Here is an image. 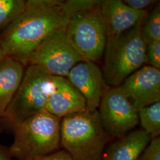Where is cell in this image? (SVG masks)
<instances>
[{"label": "cell", "mask_w": 160, "mask_h": 160, "mask_svg": "<svg viewBox=\"0 0 160 160\" xmlns=\"http://www.w3.org/2000/svg\"><path fill=\"white\" fill-rule=\"evenodd\" d=\"M123 2L130 8L138 11L148 10L149 7L158 2L155 0H125Z\"/></svg>", "instance_id": "20"}, {"label": "cell", "mask_w": 160, "mask_h": 160, "mask_svg": "<svg viewBox=\"0 0 160 160\" xmlns=\"http://www.w3.org/2000/svg\"><path fill=\"white\" fill-rule=\"evenodd\" d=\"M67 23L53 30L40 43L30 55L27 66L36 65L52 76L66 78L74 66L85 61L69 42Z\"/></svg>", "instance_id": "7"}, {"label": "cell", "mask_w": 160, "mask_h": 160, "mask_svg": "<svg viewBox=\"0 0 160 160\" xmlns=\"http://www.w3.org/2000/svg\"><path fill=\"white\" fill-rule=\"evenodd\" d=\"M86 100V110H96L108 86L96 63L83 61L77 63L66 77Z\"/></svg>", "instance_id": "10"}, {"label": "cell", "mask_w": 160, "mask_h": 160, "mask_svg": "<svg viewBox=\"0 0 160 160\" xmlns=\"http://www.w3.org/2000/svg\"><path fill=\"white\" fill-rule=\"evenodd\" d=\"M30 160H73L71 155L64 149H58L50 154Z\"/></svg>", "instance_id": "21"}, {"label": "cell", "mask_w": 160, "mask_h": 160, "mask_svg": "<svg viewBox=\"0 0 160 160\" xmlns=\"http://www.w3.org/2000/svg\"><path fill=\"white\" fill-rule=\"evenodd\" d=\"M139 120L143 130L152 139L160 135V102L146 106L138 111Z\"/></svg>", "instance_id": "15"}, {"label": "cell", "mask_w": 160, "mask_h": 160, "mask_svg": "<svg viewBox=\"0 0 160 160\" xmlns=\"http://www.w3.org/2000/svg\"><path fill=\"white\" fill-rule=\"evenodd\" d=\"M99 6L75 14L67 24L71 45L85 61L94 63L103 57L108 38Z\"/></svg>", "instance_id": "6"}, {"label": "cell", "mask_w": 160, "mask_h": 160, "mask_svg": "<svg viewBox=\"0 0 160 160\" xmlns=\"http://www.w3.org/2000/svg\"><path fill=\"white\" fill-rule=\"evenodd\" d=\"M98 108L100 122L110 137H123L138 124L137 110L119 87H107Z\"/></svg>", "instance_id": "8"}, {"label": "cell", "mask_w": 160, "mask_h": 160, "mask_svg": "<svg viewBox=\"0 0 160 160\" xmlns=\"http://www.w3.org/2000/svg\"><path fill=\"white\" fill-rule=\"evenodd\" d=\"M145 60L149 65L160 69V41H152L147 45Z\"/></svg>", "instance_id": "18"}, {"label": "cell", "mask_w": 160, "mask_h": 160, "mask_svg": "<svg viewBox=\"0 0 160 160\" xmlns=\"http://www.w3.org/2000/svg\"><path fill=\"white\" fill-rule=\"evenodd\" d=\"M99 8L108 37L141 26L148 12L133 10L120 0L100 1Z\"/></svg>", "instance_id": "11"}, {"label": "cell", "mask_w": 160, "mask_h": 160, "mask_svg": "<svg viewBox=\"0 0 160 160\" xmlns=\"http://www.w3.org/2000/svg\"><path fill=\"white\" fill-rule=\"evenodd\" d=\"M151 139L143 129L132 131L104 150L103 160H138Z\"/></svg>", "instance_id": "13"}, {"label": "cell", "mask_w": 160, "mask_h": 160, "mask_svg": "<svg viewBox=\"0 0 160 160\" xmlns=\"http://www.w3.org/2000/svg\"><path fill=\"white\" fill-rule=\"evenodd\" d=\"M61 120L45 109L15 126L13 141L8 147L12 158L32 160L58 150Z\"/></svg>", "instance_id": "3"}, {"label": "cell", "mask_w": 160, "mask_h": 160, "mask_svg": "<svg viewBox=\"0 0 160 160\" xmlns=\"http://www.w3.org/2000/svg\"><path fill=\"white\" fill-rule=\"evenodd\" d=\"M26 6L25 0H0V34L20 15Z\"/></svg>", "instance_id": "16"}, {"label": "cell", "mask_w": 160, "mask_h": 160, "mask_svg": "<svg viewBox=\"0 0 160 160\" xmlns=\"http://www.w3.org/2000/svg\"><path fill=\"white\" fill-rule=\"evenodd\" d=\"M72 16L66 1H27L24 10L0 34V46L6 57L26 67L40 43Z\"/></svg>", "instance_id": "1"}, {"label": "cell", "mask_w": 160, "mask_h": 160, "mask_svg": "<svg viewBox=\"0 0 160 160\" xmlns=\"http://www.w3.org/2000/svg\"><path fill=\"white\" fill-rule=\"evenodd\" d=\"M55 88L48 98L46 110L59 118L86 110V100L65 77H54Z\"/></svg>", "instance_id": "12"}, {"label": "cell", "mask_w": 160, "mask_h": 160, "mask_svg": "<svg viewBox=\"0 0 160 160\" xmlns=\"http://www.w3.org/2000/svg\"><path fill=\"white\" fill-rule=\"evenodd\" d=\"M138 160H160V137L152 139Z\"/></svg>", "instance_id": "19"}, {"label": "cell", "mask_w": 160, "mask_h": 160, "mask_svg": "<svg viewBox=\"0 0 160 160\" xmlns=\"http://www.w3.org/2000/svg\"><path fill=\"white\" fill-rule=\"evenodd\" d=\"M25 66L11 58L0 61V119L11 103L23 78Z\"/></svg>", "instance_id": "14"}, {"label": "cell", "mask_w": 160, "mask_h": 160, "mask_svg": "<svg viewBox=\"0 0 160 160\" xmlns=\"http://www.w3.org/2000/svg\"><path fill=\"white\" fill-rule=\"evenodd\" d=\"M61 147L73 160H103L110 137L100 122L97 110L61 118Z\"/></svg>", "instance_id": "2"}, {"label": "cell", "mask_w": 160, "mask_h": 160, "mask_svg": "<svg viewBox=\"0 0 160 160\" xmlns=\"http://www.w3.org/2000/svg\"><path fill=\"white\" fill-rule=\"evenodd\" d=\"M138 112L160 102V69L143 65L118 86Z\"/></svg>", "instance_id": "9"}, {"label": "cell", "mask_w": 160, "mask_h": 160, "mask_svg": "<svg viewBox=\"0 0 160 160\" xmlns=\"http://www.w3.org/2000/svg\"><path fill=\"white\" fill-rule=\"evenodd\" d=\"M2 121L1 120V119H0V132H1V131H2L3 129V128H2Z\"/></svg>", "instance_id": "24"}, {"label": "cell", "mask_w": 160, "mask_h": 160, "mask_svg": "<svg viewBox=\"0 0 160 160\" xmlns=\"http://www.w3.org/2000/svg\"><path fill=\"white\" fill-rule=\"evenodd\" d=\"M141 29L144 39L148 44L152 41H160V3L155 4L154 8L147 12Z\"/></svg>", "instance_id": "17"}, {"label": "cell", "mask_w": 160, "mask_h": 160, "mask_svg": "<svg viewBox=\"0 0 160 160\" xmlns=\"http://www.w3.org/2000/svg\"><path fill=\"white\" fill-rule=\"evenodd\" d=\"M147 42L141 26L109 36L104 52L103 74L108 87H118L146 63Z\"/></svg>", "instance_id": "4"}, {"label": "cell", "mask_w": 160, "mask_h": 160, "mask_svg": "<svg viewBox=\"0 0 160 160\" xmlns=\"http://www.w3.org/2000/svg\"><path fill=\"white\" fill-rule=\"evenodd\" d=\"M5 57H6V56L5 55L4 52H3L2 49L1 48V47L0 46V61Z\"/></svg>", "instance_id": "23"}, {"label": "cell", "mask_w": 160, "mask_h": 160, "mask_svg": "<svg viewBox=\"0 0 160 160\" xmlns=\"http://www.w3.org/2000/svg\"><path fill=\"white\" fill-rule=\"evenodd\" d=\"M0 160H13L8 151V147H6L0 142Z\"/></svg>", "instance_id": "22"}, {"label": "cell", "mask_w": 160, "mask_h": 160, "mask_svg": "<svg viewBox=\"0 0 160 160\" xmlns=\"http://www.w3.org/2000/svg\"><path fill=\"white\" fill-rule=\"evenodd\" d=\"M54 77L39 67L26 66L21 83L1 118L2 123L13 129L45 110L55 88Z\"/></svg>", "instance_id": "5"}]
</instances>
